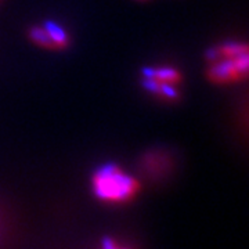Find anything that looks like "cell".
Segmentation results:
<instances>
[{
	"label": "cell",
	"mask_w": 249,
	"mask_h": 249,
	"mask_svg": "<svg viewBox=\"0 0 249 249\" xmlns=\"http://www.w3.org/2000/svg\"><path fill=\"white\" fill-rule=\"evenodd\" d=\"M248 72V49L244 43L227 42L208 53V75L219 85L240 82Z\"/></svg>",
	"instance_id": "1"
},
{
	"label": "cell",
	"mask_w": 249,
	"mask_h": 249,
	"mask_svg": "<svg viewBox=\"0 0 249 249\" xmlns=\"http://www.w3.org/2000/svg\"><path fill=\"white\" fill-rule=\"evenodd\" d=\"M93 193L107 204H126L140 191V183L115 163L100 166L91 176Z\"/></svg>",
	"instance_id": "2"
},
{
	"label": "cell",
	"mask_w": 249,
	"mask_h": 249,
	"mask_svg": "<svg viewBox=\"0 0 249 249\" xmlns=\"http://www.w3.org/2000/svg\"><path fill=\"white\" fill-rule=\"evenodd\" d=\"M180 83L181 75L172 67L150 68L144 73V86L165 101H175L178 97Z\"/></svg>",
	"instance_id": "3"
},
{
	"label": "cell",
	"mask_w": 249,
	"mask_h": 249,
	"mask_svg": "<svg viewBox=\"0 0 249 249\" xmlns=\"http://www.w3.org/2000/svg\"><path fill=\"white\" fill-rule=\"evenodd\" d=\"M29 37L39 47L47 50H62L70 45V36L67 31L53 21L36 25L29 31Z\"/></svg>",
	"instance_id": "4"
},
{
	"label": "cell",
	"mask_w": 249,
	"mask_h": 249,
	"mask_svg": "<svg viewBox=\"0 0 249 249\" xmlns=\"http://www.w3.org/2000/svg\"><path fill=\"white\" fill-rule=\"evenodd\" d=\"M140 166L142 172L154 180L166 178L173 169L172 152L166 150H150L142 155Z\"/></svg>",
	"instance_id": "5"
},
{
	"label": "cell",
	"mask_w": 249,
	"mask_h": 249,
	"mask_svg": "<svg viewBox=\"0 0 249 249\" xmlns=\"http://www.w3.org/2000/svg\"><path fill=\"white\" fill-rule=\"evenodd\" d=\"M103 249H129V248L119 245L116 241L111 240V238H106V240L103 241Z\"/></svg>",
	"instance_id": "6"
}]
</instances>
